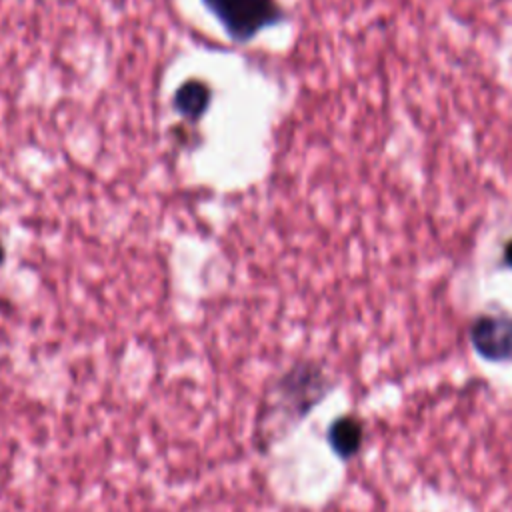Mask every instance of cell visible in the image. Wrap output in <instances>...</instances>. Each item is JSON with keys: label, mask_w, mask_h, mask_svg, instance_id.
<instances>
[{"label": "cell", "mask_w": 512, "mask_h": 512, "mask_svg": "<svg viewBox=\"0 0 512 512\" xmlns=\"http://www.w3.org/2000/svg\"><path fill=\"white\" fill-rule=\"evenodd\" d=\"M204 4L236 42L252 40L282 16L276 0H204Z\"/></svg>", "instance_id": "1"}, {"label": "cell", "mask_w": 512, "mask_h": 512, "mask_svg": "<svg viewBox=\"0 0 512 512\" xmlns=\"http://www.w3.org/2000/svg\"><path fill=\"white\" fill-rule=\"evenodd\" d=\"M332 388L328 376L316 364L302 362L290 368L278 382V400L288 418H304Z\"/></svg>", "instance_id": "2"}, {"label": "cell", "mask_w": 512, "mask_h": 512, "mask_svg": "<svg viewBox=\"0 0 512 512\" xmlns=\"http://www.w3.org/2000/svg\"><path fill=\"white\" fill-rule=\"evenodd\" d=\"M474 352L488 362L512 360V316L480 314L468 330Z\"/></svg>", "instance_id": "3"}, {"label": "cell", "mask_w": 512, "mask_h": 512, "mask_svg": "<svg viewBox=\"0 0 512 512\" xmlns=\"http://www.w3.org/2000/svg\"><path fill=\"white\" fill-rule=\"evenodd\" d=\"M326 440L340 460H350L360 452L364 444V424L358 416L344 414L330 422Z\"/></svg>", "instance_id": "4"}, {"label": "cell", "mask_w": 512, "mask_h": 512, "mask_svg": "<svg viewBox=\"0 0 512 512\" xmlns=\"http://www.w3.org/2000/svg\"><path fill=\"white\" fill-rule=\"evenodd\" d=\"M212 92L210 86L202 80H188L184 82L176 94H174V108L188 120V122H198V118L206 112L210 104Z\"/></svg>", "instance_id": "5"}, {"label": "cell", "mask_w": 512, "mask_h": 512, "mask_svg": "<svg viewBox=\"0 0 512 512\" xmlns=\"http://www.w3.org/2000/svg\"><path fill=\"white\" fill-rule=\"evenodd\" d=\"M504 264L512 268V240H510V242L506 244V248H504Z\"/></svg>", "instance_id": "6"}, {"label": "cell", "mask_w": 512, "mask_h": 512, "mask_svg": "<svg viewBox=\"0 0 512 512\" xmlns=\"http://www.w3.org/2000/svg\"><path fill=\"white\" fill-rule=\"evenodd\" d=\"M4 262V246H2V242H0V264Z\"/></svg>", "instance_id": "7"}]
</instances>
